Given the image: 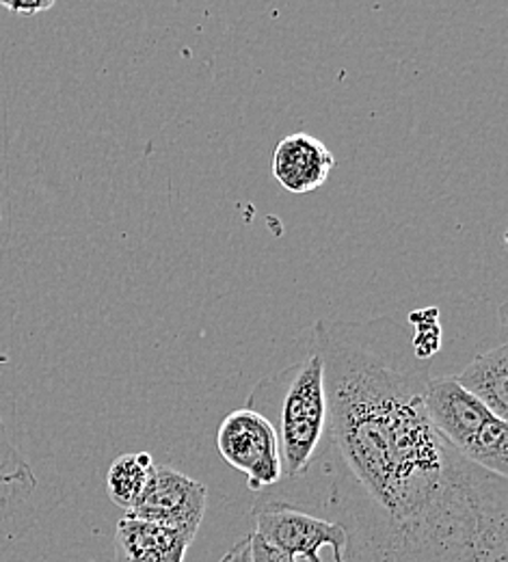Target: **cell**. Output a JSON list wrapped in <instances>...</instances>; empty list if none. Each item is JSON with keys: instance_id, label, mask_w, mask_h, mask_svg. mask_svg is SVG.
<instances>
[{"instance_id": "6da1fadb", "label": "cell", "mask_w": 508, "mask_h": 562, "mask_svg": "<svg viewBox=\"0 0 508 562\" xmlns=\"http://www.w3.org/2000/svg\"><path fill=\"white\" fill-rule=\"evenodd\" d=\"M327 426L307 468L256 493L336 521L345 562H508V481L459 454L429 420L425 376L368 323L314 325Z\"/></svg>"}, {"instance_id": "7a4b0ae2", "label": "cell", "mask_w": 508, "mask_h": 562, "mask_svg": "<svg viewBox=\"0 0 508 562\" xmlns=\"http://www.w3.org/2000/svg\"><path fill=\"white\" fill-rule=\"evenodd\" d=\"M245 407L271 422L280 446L282 481L298 476L316 454L327 426L325 359L314 329L305 357L258 381Z\"/></svg>"}, {"instance_id": "3957f363", "label": "cell", "mask_w": 508, "mask_h": 562, "mask_svg": "<svg viewBox=\"0 0 508 562\" xmlns=\"http://www.w3.org/2000/svg\"><path fill=\"white\" fill-rule=\"evenodd\" d=\"M422 405L437 432L467 461L508 476L507 420L492 414L454 376L425 381Z\"/></svg>"}, {"instance_id": "277c9868", "label": "cell", "mask_w": 508, "mask_h": 562, "mask_svg": "<svg viewBox=\"0 0 508 562\" xmlns=\"http://www.w3.org/2000/svg\"><path fill=\"white\" fill-rule=\"evenodd\" d=\"M217 448L221 459L247 479L249 492H264L282 481L278 435L258 412H232L218 426Z\"/></svg>"}, {"instance_id": "5b68a950", "label": "cell", "mask_w": 508, "mask_h": 562, "mask_svg": "<svg viewBox=\"0 0 508 562\" xmlns=\"http://www.w3.org/2000/svg\"><path fill=\"white\" fill-rule=\"evenodd\" d=\"M251 517L256 519L253 532L294 561L301 557L307 562H323L320 550L331 548L334 562H345L347 532L336 521L278 502H253Z\"/></svg>"}, {"instance_id": "8992f818", "label": "cell", "mask_w": 508, "mask_h": 562, "mask_svg": "<svg viewBox=\"0 0 508 562\" xmlns=\"http://www.w3.org/2000/svg\"><path fill=\"white\" fill-rule=\"evenodd\" d=\"M208 490L171 465H156L142 502L126 515L173 528L191 539L204 521Z\"/></svg>"}, {"instance_id": "52a82bcc", "label": "cell", "mask_w": 508, "mask_h": 562, "mask_svg": "<svg viewBox=\"0 0 508 562\" xmlns=\"http://www.w3.org/2000/svg\"><path fill=\"white\" fill-rule=\"evenodd\" d=\"M336 156L307 133H292L278 143L273 154V176L294 195L318 191L331 176Z\"/></svg>"}, {"instance_id": "ba28073f", "label": "cell", "mask_w": 508, "mask_h": 562, "mask_svg": "<svg viewBox=\"0 0 508 562\" xmlns=\"http://www.w3.org/2000/svg\"><path fill=\"white\" fill-rule=\"evenodd\" d=\"M193 541L173 528L124 515L115 528L113 554L115 562H184Z\"/></svg>"}, {"instance_id": "9c48e42d", "label": "cell", "mask_w": 508, "mask_h": 562, "mask_svg": "<svg viewBox=\"0 0 508 562\" xmlns=\"http://www.w3.org/2000/svg\"><path fill=\"white\" fill-rule=\"evenodd\" d=\"M454 381L498 418H508V347L476 355Z\"/></svg>"}, {"instance_id": "30bf717a", "label": "cell", "mask_w": 508, "mask_h": 562, "mask_svg": "<svg viewBox=\"0 0 508 562\" xmlns=\"http://www.w3.org/2000/svg\"><path fill=\"white\" fill-rule=\"evenodd\" d=\"M154 468L156 463L149 452H128L117 457L106 474V492L111 502L131 513L142 502Z\"/></svg>"}, {"instance_id": "8fae6325", "label": "cell", "mask_w": 508, "mask_h": 562, "mask_svg": "<svg viewBox=\"0 0 508 562\" xmlns=\"http://www.w3.org/2000/svg\"><path fill=\"white\" fill-rule=\"evenodd\" d=\"M0 487H24L26 492L37 487V479L31 463L9 439L2 418H0Z\"/></svg>"}, {"instance_id": "7c38bea8", "label": "cell", "mask_w": 508, "mask_h": 562, "mask_svg": "<svg viewBox=\"0 0 508 562\" xmlns=\"http://www.w3.org/2000/svg\"><path fill=\"white\" fill-rule=\"evenodd\" d=\"M418 318H414V316H409L411 318V323L416 325V338H414V342H411V347H414V351L418 357H431V355H436L439 351V347H441V329H439V325H437V310H433V314H431V318H427V310H422V312H414Z\"/></svg>"}, {"instance_id": "4fadbf2b", "label": "cell", "mask_w": 508, "mask_h": 562, "mask_svg": "<svg viewBox=\"0 0 508 562\" xmlns=\"http://www.w3.org/2000/svg\"><path fill=\"white\" fill-rule=\"evenodd\" d=\"M249 543H251V562H296L289 554H284L282 550L267 543L256 532L249 535Z\"/></svg>"}, {"instance_id": "5bb4252c", "label": "cell", "mask_w": 508, "mask_h": 562, "mask_svg": "<svg viewBox=\"0 0 508 562\" xmlns=\"http://www.w3.org/2000/svg\"><path fill=\"white\" fill-rule=\"evenodd\" d=\"M0 4L11 11V13H20V15H35L42 11H48L57 4V0H0Z\"/></svg>"}, {"instance_id": "9a60e30c", "label": "cell", "mask_w": 508, "mask_h": 562, "mask_svg": "<svg viewBox=\"0 0 508 562\" xmlns=\"http://www.w3.org/2000/svg\"><path fill=\"white\" fill-rule=\"evenodd\" d=\"M217 562H251V543H249V535L242 537L240 541H236Z\"/></svg>"}]
</instances>
